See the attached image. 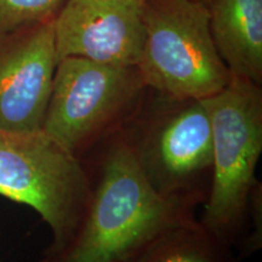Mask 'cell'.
<instances>
[{
    "instance_id": "obj_1",
    "label": "cell",
    "mask_w": 262,
    "mask_h": 262,
    "mask_svg": "<svg viewBox=\"0 0 262 262\" xmlns=\"http://www.w3.org/2000/svg\"><path fill=\"white\" fill-rule=\"evenodd\" d=\"M83 163L91 186L83 217L64 247L38 262H126L162 229L195 216L149 187L118 136Z\"/></svg>"
},
{
    "instance_id": "obj_3",
    "label": "cell",
    "mask_w": 262,
    "mask_h": 262,
    "mask_svg": "<svg viewBox=\"0 0 262 262\" xmlns=\"http://www.w3.org/2000/svg\"><path fill=\"white\" fill-rule=\"evenodd\" d=\"M203 102L211 123L212 173L199 221L239 258L250 232L251 195L261 183V85L232 75L227 86Z\"/></svg>"
},
{
    "instance_id": "obj_14",
    "label": "cell",
    "mask_w": 262,
    "mask_h": 262,
    "mask_svg": "<svg viewBox=\"0 0 262 262\" xmlns=\"http://www.w3.org/2000/svg\"><path fill=\"white\" fill-rule=\"evenodd\" d=\"M0 234H2V232H0Z\"/></svg>"
},
{
    "instance_id": "obj_5",
    "label": "cell",
    "mask_w": 262,
    "mask_h": 262,
    "mask_svg": "<svg viewBox=\"0 0 262 262\" xmlns=\"http://www.w3.org/2000/svg\"><path fill=\"white\" fill-rule=\"evenodd\" d=\"M145 41L137 63L148 89L173 98L203 100L232 74L215 47L208 5L199 0H146Z\"/></svg>"
},
{
    "instance_id": "obj_4",
    "label": "cell",
    "mask_w": 262,
    "mask_h": 262,
    "mask_svg": "<svg viewBox=\"0 0 262 262\" xmlns=\"http://www.w3.org/2000/svg\"><path fill=\"white\" fill-rule=\"evenodd\" d=\"M146 91L136 67L62 58L55 70L41 130L84 162L119 135Z\"/></svg>"
},
{
    "instance_id": "obj_2",
    "label": "cell",
    "mask_w": 262,
    "mask_h": 262,
    "mask_svg": "<svg viewBox=\"0 0 262 262\" xmlns=\"http://www.w3.org/2000/svg\"><path fill=\"white\" fill-rule=\"evenodd\" d=\"M160 198L194 210L209 195L212 135L203 100L147 91L118 135Z\"/></svg>"
},
{
    "instance_id": "obj_11",
    "label": "cell",
    "mask_w": 262,
    "mask_h": 262,
    "mask_svg": "<svg viewBox=\"0 0 262 262\" xmlns=\"http://www.w3.org/2000/svg\"><path fill=\"white\" fill-rule=\"evenodd\" d=\"M66 0H0V34L54 19Z\"/></svg>"
},
{
    "instance_id": "obj_7",
    "label": "cell",
    "mask_w": 262,
    "mask_h": 262,
    "mask_svg": "<svg viewBox=\"0 0 262 262\" xmlns=\"http://www.w3.org/2000/svg\"><path fill=\"white\" fill-rule=\"evenodd\" d=\"M52 21L0 34V129L41 130L57 66Z\"/></svg>"
},
{
    "instance_id": "obj_12",
    "label": "cell",
    "mask_w": 262,
    "mask_h": 262,
    "mask_svg": "<svg viewBox=\"0 0 262 262\" xmlns=\"http://www.w3.org/2000/svg\"><path fill=\"white\" fill-rule=\"evenodd\" d=\"M199 2L204 3V4H206V5H208V4H209V3H210V2H211V0H199Z\"/></svg>"
},
{
    "instance_id": "obj_9",
    "label": "cell",
    "mask_w": 262,
    "mask_h": 262,
    "mask_svg": "<svg viewBox=\"0 0 262 262\" xmlns=\"http://www.w3.org/2000/svg\"><path fill=\"white\" fill-rule=\"evenodd\" d=\"M215 47L233 77L262 83V0H211Z\"/></svg>"
},
{
    "instance_id": "obj_10",
    "label": "cell",
    "mask_w": 262,
    "mask_h": 262,
    "mask_svg": "<svg viewBox=\"0 0 262 262\" xmlns=\"http://www.w3.org/2000/svg\"><path fill=\"white\" fill-rule=\"evenodd\" d=\"M126 262H239L233 248L195 216L162 229Z\"/></svg>"
},
{
    "instance_id": "obj_8",
    "label": "cell",
    "mask_w": 262,
    "mask_h": 262,
    "mask_svg": "<svg viewBox=\"0 0 262 262\" xmlns=\"http://www.w3.org/2000/svg\"><path fill=\"white\" fill-rule=\"evenodd\" d=\"M57 62L80 57L136 67L142 54V4L136 0H66L54 21Z\"/></svg>"
},
{
    "instance_id": "obj_6",
    "label": "cell",
    "mask_w": 262,
    "mask_h": 262,
    "mask_svg": "<svg viewBox=\"0 0 262 262\" xmlns=\"http://www.w3.org/2000/svg\"><path fill=\"white\" fill-rule=\"evenodd\" d=\"M90 175L44 131L0 129V195L38 212L50 228L45 251L64 247L83 217L90 196Z\"/></svg>"
},
{
    "instance_id": "obj_13",
    "label": "cell",
    "mask_w": 262,
    "mask_h": 262,
    "mask_svg": "<svg viewBox=\"0 0 262 262\" xmlns=\"http://www.w3.org/2000/svg\"><path fill=\"white\" fill-rule=\"evenodd\" d=\"M136 2H137V3H140V4H143V3H145L146 0H136Z\"/></svg>"
}]
</instances>
